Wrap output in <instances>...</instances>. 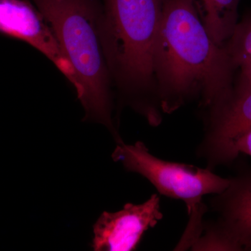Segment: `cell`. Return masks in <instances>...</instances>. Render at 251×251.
Returning a JSON list of instances; mask_svg holds the SVG:
<instances>
[{"label": "cell", "instance_id": "obj_1", "mask_svg": "<svg viewBox=\"0 0 251 251\" xmlns=\"http://www.w3.org/2000/svg\"><path fill=\"white\" fill-rule=\"evenodd\" d=\"M234 69L225 46L206 31L196 1L166 0L154 57L162 110L171 113L196 94L204 106H215L232 92Z\"/></svg>", "mask_w": 251, "mask_h": 251}, {"label": "cell", "instance_id": "obj_2", "mask_svg": "<svg viewBox=\"0 0 251 251\" xmlns=\"http://www.w3.org/2000/svg\"><path fill=\"white\" fill-rule=\"evenodd\" d=\"M49 23L75 72L77 98L87 118L115 133L111 120L110 71L100 22L102 0H32Z\"/></svg>", "mask_w": 251, "mask_h": 251}, {"label": "cell", "instance_id": "obj_3", "mask_svg": "<svg viewBox=\"0 0 251 251\" xmlns=\"http://www.w3.org/2000/svg\"><path fill=\"white\" fill-rule=\"evenodd\" d=\"M166 0H102L100 38L110 75L126 93L153 87L154 57Z\"/></svg>", "mask_w": 251, "mask_h": 251}, {"label": "cell", "instance_id": "obj_4", "mask_svg": "<svg viewBox=\"0 0 251 251\" xmlns=\"http://www.w3.org/2000/svg\"><path fill=\"white\" fill-rule=\"evenodd\" d=\"M112 157L127 171L146 178L161 194L186 203L189 221L176 250L189 249L202 234L206 212L203 198L222 193L230 182L209 168L163 161L150 153L142 142L130 145L119 140Z\"/></svg>", "mask_w": 251, "mask_h": 251}, {"label": "cell", "instance_id": "obj_5", "mask_svg": "<svg viewBox=\"0 0 251 251\" xmlns=\"http://www.w3.org/2000/svg\"><path fill=\"white\" fill-rule=\"evenodd\" d=\"M0 32L27 43L44 54L75 87V72L54 31L29 0H0Z\"/></svg>", "mask_w": 251, "mask_h": 251}, {"label": "cell", "instance_id": "obj_6", "mask_svg": "<svg viewBox=\"0 0 251 251\" xmlns=\"http://www.w3.org/2000/svg\"><path fill=\"white\" fill-rule=\"evenodd\" d=\"M163 216L157 194L143 204L127 203L117 212L105 211L94 226V250H135L144 232L155 227Z\"/></svg>", "mask_w": 251, "mask_h": 251}, {"label": "cell", "instance_id": "obj_7", "mask_svg": "<svg viewBox=\"0 0 251 251\" xmlns=\"http://www.w3.org/2000/svg\"><path fill=\"white\" fill-rule=\"evenodd\" d=\"M211 110L209 130L200 153L209 169L223 164L229 145L238 135L251 128V88L236 89Z\"/></svg>", "mask_w": 251, "mask_h": 251}, {"label": "cell", "instance_id": "obj_8", "mask_svg": "<svg viewBox=\"0 0 251 251\" xmlns=\"http://www.w3.org/2000/svg\"><path fill=\"white\" fill-rule=\"evenodd\" d=\"M211 205L219 215L214 224L237 251L251 250V173L230 179Z\"/></svg>", "mask_w": 251, "mask_h": 251}, {"label": "cell", "instance_id": "obj_9", "mask_svg": "<svg viewBox=\"0 0 251 251\" xmlns=\"http://www.w3.org/2000/svg\"><path fill=\"white\" fill-rule=\"evenodd\" d=\"M240 0H202L203 18L206 31L220 46L228 40L237 24Z\"/></svg>", "mask_w": 251, "mask_h": 251}, {"label": "cell", "instance_id": "obj_10", "mask_svg": "<svg viewBox=\"0 0 251 251\" xmlns=\"http://www.w3.org/2000/svg\"><path fill=\"white\" fill-rule=\"evenodd\" d=\"M234 69H242L251 63V14L237 23L226 45H224Z\"/></svg>", "mask_w": 251, "mask_h": 251}, {"label": "cell", "instance_id": "obj_11", "mask_svg": "<svg viewBox=\"0 0 251 251\" xmlns=\"http://www.w3.org/2000/svg\"><path fill=\"white\" fill-rule=\"evenodd\" d=\"M193 251H237V248L214 224L205 226L202 234L191 247Z\"/></svg>", "mask_w": 251, "mask_h": 251}, {"label": "cell", "instance_id": "obj_12", "mask_svg": "<svg viewBox=\"0 0 251 251\" xmlns=\"http://www.w3.org/2000/svg\"><path fill=\"white\" fill-rule=\"evenodd\" d=\"M239 153H245L251 156V128L232 140L225 154L224 163L233 161Z\"/></svg>", "mask_w": 251, "mask_h": 251}, {"label": "cell", "instance_id": "obj_13", "mask_svg": "<svg viewBox=\"0 0 251 251\" xmlns=\"http://www.w3.org/2000/svg\"><path fill=\"white\" fill-rule=\"evenodd\" d=\"M237 88H251V63L240 69V77Z\"/></svg>", "mask_w": 251, "mask_h": 251}]
</instances>
